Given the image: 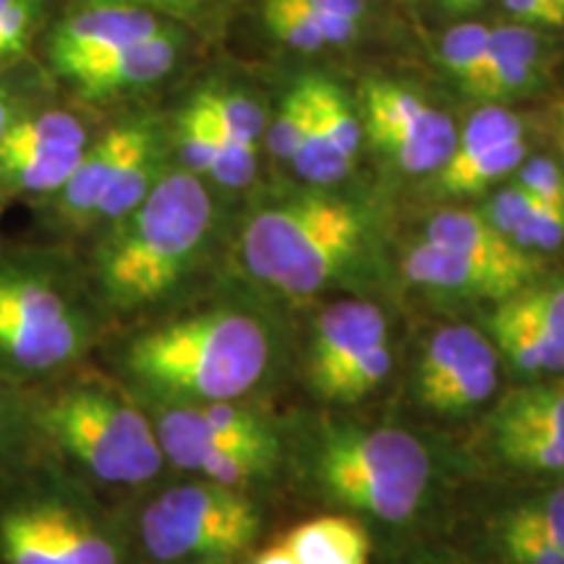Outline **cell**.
Instances as JSON below:
<instances>
[{"instance_id":"obj_32","label":"cell","mask_w":564,"mask_h":564,"mask_svg":"<svg viewBox=\"0 0 564 564\" xmlns=\"http://www.w3.org/2000/svg\"><path fill=\"white\" fill-rule=\"evenodd\" d=\"M502 306L564 345V282H549V285L535 288L525 285L523 291L505 299Z\"/></svg>"},{"instance_id":"obj_16","label":"cell","mask_w":564,"mask_h":564,"mask_svg":"<svg viewBox=\"0 0 564 564\" xmlns=\"http://www.w3.org/2000/svg\"><path fill=\"white\" fill-rule=\"evenodd\" d=\"M403 270L408 280L415 282V285L463 295H481V299L497 301L510 299V295L523 291L525 285H531L520 274L484 264L478 259L465 257L460 251L444 249V246L426 241V238L408 253Z\"/></svg>"},{"instance_id":"obj_44","label":"cell","mask_w":564,"mask_h":564,"mask_svg":"<svg viewBox=\"0 0 564 564\" xmlns=\"http://www.w3.org/2000/svg\"><path fill=\"white\" fill-rule=\"evenodd\" d=\"M440 3L453 13H468V11H476L478 6H484V0H440Z\"/></svg>"},{"instance_id":"obj_40","label":"cell","mask_w":564,"mask_h":564,"mask_svg":"<svg viewBox=\"0 0 564 564\" xmlns=\"http://www.w3.org/2000/svg\"><path fill=\"white\" fill-rule=\"evenodd\" d=\"M533 204H535V196L528 194L520 183H512V186L502 188V192L494 196L489 209H486V217H489L494 228L505 232V236L512 241L514 230H518L525 217L531 215Z\"/></svg>"},{"instance_id":"obj_3","label":"cell","mask_w":564,"mask_h":564,"mask_svg":"<svg viewBox=\"0 0 564 564\" xmlns=\"http://www.w3.org/2000/svg\"><path fill=\"white\" fill-rule=\"evenodd\" d=\"M110 316L82 259L53 241H0V379L19 390L87 364Z\"/></svg>"},{"instance_id":"obj_10","label":"cell","mask_w":564,"mask_h":564,"mask_svg":"<svg viewBox=\"0 0 564 564\" xmlns=\"http://www.w3.org/2000/svg\"><path fill=\"white\" fill-rule=\"evenodd\" d=\"M89 110L53 91L11 123L0 141V194L9 204L34 209L61 192L100 131Z\"/></svg>"},{"instance_id":"obj_7","label":"cell","mask_w":564,"mask_h":564,"mask_svg":"<svg viewBox=\"0 0 564 564\" xmlns=\"http://www.w3.org/2000/svg\"><path fill=\"white\" fill-rule=\"evenodd\" d=\"M364 243L352 204L303 196L259 209L241 230V262L253 280L288 295H312L348 270Z\"/></svg>"},{"instance_id":"obj_13","label":"cell","mask_w":564,"mask_h":564,"mask_svg":"<svg viewBox=\"0 0 564 564\" xmlns=\"http://www.w3.org/2000/svg\"><path fill=\"white\" fill-rule=\"evenodd\" d=\"M497 350L470 327H444L432 337L419 369L421 403L436 413L481 405L497 387Z\"/></svg>"},{"instance_id":"obj_15","label":"cell","mask_w":564,"mask_h":564,"mask_svg":"<svg viewBox=\"0 0 564 564\" xmlns=\"http://www.w3.org/2000/svg\"><path fill=\"white\" fill-rule=\"evenodd\" d=\"M494 440L518 468L564 474V382L507 394L494 415Z\"/></svg>"},{"instance_id":"obj_2","label":"cell","mask_w":564,"mask_h":564,"mask_svg":"<svg viewBox=\"0 0 564 564\" xmlns=\"http://www.w3.org/2000/svg\"><path fill=\"white\" fill-rule=\"evenodd\" d=\"M34 455L97 489H144L167 470L147 405L87 364L21 390Z\"/></svg>"},{"instance_id":"obj_37","label":"cell","mask_w":564,"mask_h":564,"mask_svg":"<svg viewBox=\"0 0 564 564\" xmlns=\"http://www.w3.org/2000/svg\"><path fill=\"white\" fill-rule=\"evenodd\" d=\"M528 194H533L539 202L552 204L564 209V171L549 158L523 160L518 167V181Z\"/></svg>"},{"instance_id":"obj_25","label":"cell","mask_w":564,"mask_h":564,"mask_svg":"<svg viewBox=\"0 0 564 564\" xmlns=\"http://www.w3.org/2000/svg\"><path fill=\"white\" fill-rule=\"evenodd\" d=\"M194 100L215 118L217 123L225 126L232 137L251 141L257 144L267 131V118L262 105L241 89H232L228 84H204L194 91Z\"/></svg>"},{"instance_id":"obj_29","label":"cell","mask_w":564,"mask_h":564,"mask_svg":"<svg viewBox=\"0 0 564 564\" xmlns=\"http://www.w3.org/2000/svg\"><path fill=\"white\" fill-rule=\"evenodd\" d=\"M392 366V352L387 348V343L373 345L364 352L361 358H356L348 369H343L335 377L324 379V382L314 384L316 392L324 394L329 400H340V403H350V400H361L364 394L377 390L382 384V379L390 373Z\"/></svg>"},{"instance_id":"obj_48","label":"cell","mask_w":564,"mask_h":564,"mask_svg":"<svg viewBox=\"0 0 564 564\" xmlns=\"http://www.w3.org/2000/svg\"><path fill=\"white\" fill-rule=\"evenodd\" d=\"M560 3H562V9H564V0H560Z\"/></svg>"},{"instance_id":"obj_1","label":"cell","mask_w":564,"mask_h":564,"mask_svg":"<svg viewBox=\"0 0 564 564\" xmlns=\"http://www.w3.org/2000/svg\"><path fill=\"white\" fill-rule=\"evenodd\" d=\"M212 232L209 183L171 165L129 215L74 251L112 322L167 306L202 267Z\"/></svg>"},{"instance_id":"obj_46","label":"cell","mask_w":564,"mask_h":564,"mask_svg":"<svg viewBox=\"0 0 564 564\" xmlns=\"http://www.w3.org/2000/svg\"><path fill=\"white\" fill-rule=\"evenodd\" d=\"M6 207H9V199H6V196L0 194V220H3V212H6Z\"/></svg>"},{"instance_id":"obj_20","label":"cell","mask_w":564,"mask_h":564,"mask_svg":"<svg viewBox=\"0 0 564 564\" xmlns=\"http://www.w3.org/2000/svg\"><path fill=\"white\" fill-rule=\"evenodd\" d=\"M282 546L299 564H369L371 539L352 518L327 514L295 525Z\"/></svg>"},{"instance_id":"obj_41","label":"cell","mask_w":564,"mask_h":564,"mask_svg":"<svg viewBox=\"0 0 564 564\" xmlns=\"http://www.w3.org/2000/svg\"><path fill=\"white\" fill-rule=\"evenodd\" d=\"M507 11L528 26H546L560 30L564 26V9L560 0H505Z\"/></svg>"},{"instance_id":"obj_26","label":"cell","mask_w":564,"mask_h":564,"mask_svg":"<svg viewBox=\"0 0 564 564\" xmlns=\"http://www.w3.org/2000/svg\"><path fill=\"white\" fill-rule=\"evenodd\" d=\"M53 91L55 84L51 74L42 63L32 61V55L0 70V141L21 112L32 108L34 102L45 100Z\"/></svg>"},{"instance_id":"obj_31","label":"cell","mask_w":564,"mask_h":564,"mask_svg":"<svg viewBox=\"0 0 564 564\" xmlns=\"http://www.w3.org/2000/svg\"><path fill=\"white\" fill-rule=\"evenodd\" d=\"M312 108H314L312 84H308V76H306V79L293 84V89L288 91L285 100L280 105L278 118H274L264 131L267 147H270L274 158L293 160L303 133H306L308 118H312Z\"/></svg>"},{"instance_id":"obj_35","label":"cell","mask_w":564,"mask_h":564,"mask_svg":"<svg viewBox=\"0 0 564 564\" xmlns=\"http://www.w3.org/2000/svg\"><path fill=\"white\" fill-rule=\"evenodd\" d=\"M512 243L525 251H549L564 243V209L535 199L531 215L514 230Z\"/></svg>"},{"instance_id":"obj_38","label":"cell","mask_w":564,"mask_h":564,"mask_svg":"<svg viewBox=\"0 0 564 564\" xmlns=\"http://www.w3.org/2000/svg\"><path fill=\"white\" fill-rule=\"evenodd\" d=\"M512 518L539 531L541 535H546L554 546H560L564 552V486L546 494L539 502L520 507Z\"/></svg>"},{"instance_id":"obj_5","label":"cell","mask_w":564,"mask_h":564,"mask_svg":"<svg viewBox=\"0 0 564 564\" xmlns=\"http://www.w3.org/2000/svg\"><path fill=\"white\" fill-rule=\"evenodd\" d=\"M97 491L45 457L0 478V564H131Z\"/></svg>"},{"instance_id":"obj_9","label":"cell","mask_w":564,"mask_h":564,"mask_svg":"<svg viewBox=\"0 0 564 564\" xmlns=\"http://www.w3.org/2000/svg\"><path fill=\"white\" fill-rule=\"evenodd\" d=\"M429 455L408 432L337 434L319 457L324 489L350 510L403 523L419 510L429 484Z\"/></svg>"},{"instance_id":"obj_24","label":"cell","mask_w":564,"mask_h":564,"mask_svg":"<svg viewBox=\"0 0 564 564\" xmlns=\"http://www.w3.org/2000/svg\"><path fill=\"white\" fill-rule=\"evenodd\" d=\"M525 137V121L514 116L512 110L499 108V105H486L465 123L463 133H457L455 150L449 154L442 167H460L465 162L481 158L494 147L505 144V141L523 139Z\"/></svg>"},{"instance_id":"obj_22","label":"cell","mask_w":564,"mask_h":564,"mask_svg":"<svg viewBox=\"0 0 564 564\" xmlns=\"http://www.w3.org/2000/svg\"><path fill=\"white\" fill-rule=\"evenodd\" d=\"M528 158V141L512 139L505 144L494 147L481 158L465 162L460 167H440L434 173V186L440 194L447 196H468L484 192L486 186H491L494 181L505 178V175L514 173L520 167V162Z\"/></svg>"},{"instance_id":"obj_28","label":"cell","mask_w":564,"mask_h":564,"mask_svg":"<svg viewBox=\"0 0 564 564\" xmlns=\"http://www.w3.org/2000/svg\"><path fill=\"white\" fill-rule=\"evenodd\" d=\"M24 398L19 387L0 379V478L34 460Z\"/></svg>"},{"instance_id":"obj_18","label":"cell","mask_w":564,"mask_h":564,"mask_svg":"<svg viewBox=\"0 0 564 564\" xmlns=\"http://www.w3.org/2000/svg\"><path fill=\"white\" fill-rule=\"evenodd\" d=\"M541 47H544V40L535 32V26L510 24L491 30L484 70L468 95L497 105L533 91L544 70Z\"/></svg>"},{"instance_id":"obj_39","label":"cell","mask_w":564,"mask_h":564,"mask_svg":"<svg viewBox=\"0 0 564 564\" xmlns=\"http://www.w3.org/2000/svg\"><path fill=\"white\" fill-rule=\"evenodd\" d=\"M76 3H97V6H131V9H144L158 13L162 19H171L175 24H196L207 19L220 0H76Z\"/></svg>"},{"instance_id":"obj_34","label":"cell","mask_w":564,"mask_h":564,"mask_svg":"<svg viewBox=\"0 0 564 564\" xmlns=\"http://www.w3.org/2000/svg\"><path fill=\"white\" fill-rule=\"evenodd\" d=\"M308 79H312L314 105L327 126V133L350 160H356L358 147H361V121L352 112L350 102L329 79H322V76H308Z\"/></svg>"},{"instance_id":"obj_42","label":"cell","mask_w":564,"mask_h":564,"mask_svg":"<svg viewBox=\"0 0 564 564\" xmlns=\"http://www.w3.org/2000/svg\"><path fill=\"white\" fill-rule=\"evenodd\" d=\"M322 6L337 17L352 21V24H358L366 13V0H322Z\"/></svg>"},{"instance_id":"obj_12","label":"cell","mask_w":564,"mask_h":564,"mask_svg":"<svg viewBox=\"0 0 564 564\" xmlns=\"http://www.w3.org/2000/svg\"><path fill=\"white\" fill-rule=\"evenodd\" d=\"M186 30L181 24L167 26L154 37L129 42L116 51L97 55L82 66L66 70L55 79V89L66 91L74 102L87 108L129 100L165 82L178 66Z\"/></svg>"},{"instance_id":"obj_4","label":"cell","mask_w":564,"mask_h":564,"mask_svg":"<svg viewBox=\"0 0 564 564\" xmlns=\"http://www.w3.org/2000/svg\"><path fill=\"white\" fill-rule=\"evenodd\" d=\"M270 364V337L257 316L207 306L141 324L116 350L118 382L144 405L241 400Z\"/></svg>"},{"instance_id":"obj_11","label":"cell","mask_w":564,"mask_h":564,"mask_svg":"<svg viewBox=\"0 0 564 564\" xmlns=\"http://www.w3.org/2000/svg\"><path fill=\"white\" fill-rule=\"evenodd\" d=\"M364 126L371 144L400 171L436 173L455 150V123L403 84H364Z\"/></svg>"},{"instance_id":"obj_23","label":"cell","mask_w":564,"mask_h":564,"mask_svg":"<svg viewBox=\"0 0 564 564\" xmlns=\"http://www.w3.org/2000/svg\"><path fill=\"white\" fill-rule=\"evenodd\" d=\"M308 84H312V79H308ZM312 105H314V95H312ZM291 162L295 173H299L303 181L316 183V186H329V183L343 181L345 175L352 171V162L356 160H350L348 154L335 144L333 137L327 133V126L322 121L319 110H316L314 105L306 133H303L299 150H295Z\"/></svg>"},{"instance_id":"obj_27","label":"cell","mask_w":564,"mask_h":564,"mask_svg":"<svg viewBox=\"0 0 564 564\" xmlns=\"http://www.w3.org/2000/svg\"><path fill=\"white\" fill-rule=\"evenodd\" d=\"M47 13L51 0H0V70L30 55Z\"/></svg>"},{"instance_id":"obj_36","label":"cell","mask_w":564,"mask_h":564,"mask_svg":"<svg viewBox=\"0 0 564 564\" xmlns=\"http://www.w3.org/2000/svg\"><path fill=\"white\" fill-rule=\"evenodd\" d=\"M505 549L514 564H564L560 546L514 518L505 525Z\"/></svg>"},{"instance_id":"obj_21","label":"cell","mask_w":564,"mask_h":564,"mask_svg":"<svg viewBox=\"0 0 564 564\" xmlns=\"http://www.w3.org/2000/svg\"><path fill=\"white\" fill-rule=\"evenodd\" d=\"M491 333L507 358L523 371H564V345L549 337L535 324L520 319L505 306L491 316Z\"/></svg>"},{"instance_id":"obj_8","label":"cell","mask_w":564,"mask_h":564,"mask_svg":"<svg viewBox=\"0 0 564 564\" xmlns=\"http://www.w3.org/2000/svg\"><path fill=\"white\" fill-rule=\"evenodd\" d=\"M262 528L243 489L186 478L141 502L131 549L147 564H228L253 544Z\"/></svg>"},{"instance_id":"obj_43","label":"cell","mask_w":564,"mask_h":564,"mask_svg":"<svg viewBox=\"0 0 564 564\" xmlns=\"http://www.w3.org/2000/svg\"><path fill=\"white\" fill-rule=\"evenodd\" d=\"M253 564H299V560H295V556L280 544V546L264 549V552L253 560Z\"/></svg>"},{"instance_id":"obj_45","label":"cell","mask_w":564,"mask_h":564,"mask_svg":"<svg viewBox=\"0 0 564 564\" xmlns=\"http://www.w3.org/2000/svg\"><path fill=\"white\" fill-rule=\"evenodd\" d=\"M556 131H560V147H562V158H564V100L556 105Z\"/></svg>"},{"instance_id":"obj_14","label":"cell","mask_w":564,"mask_h":564,"mask_svg":"<svg viewBox=\"0 0 564 564\" xmlns=\"http://www.w3.org/2000/svg\"><path fill=\"white\" fill-rule=\"evenodd\" d=\"M173 24L175 21L171 19H162L144 9H131V6L76 3L47 32L42 66L55 84L66 70L116 51V47L129 45V42L154 37Z\"/></svg>"},{"instance_id":"obj_30","label":"cell","mask_w":564,"mask_h":564,"mask_svg":"<svg viewBox=\"0 0 564 564\" xmlns=\"http://www.w3.org/2000/svg\"><path fill=\"white\" fill-rule=\"evenodd\" d=\"M489 34L491 30L484 24H460L442 37L440 53L444 68L463 84L465 91L474 89L481 76L486 51H489Z\"/></svg>"},{"instance_id":"obj_17","label":"cell","mask_w":564,"mask_h":564,"mask_svg":"<svg viewBox=\"0 0 564 564\" xmlns=\"http://www.w3.org/2000/svg\"><path fill=\"white\" fill-rule=\"evenodd\" d=\"M387 343V319L377 306L343 301L322 312L312 340V382L319 384L361 358L373 345Z\"/></svg>"},{"instance_id":"obj_6","label":"cell","mask_w":564,"mask_h":564,"mask_svg":"<svg viewBox=\"0 0 564 564\" xmlns=\"http://www.w3.org/2000/svg\"><path fill=\"white\" fill-rule=\"evenodd\" d=\"M171 158L167 123L152 112L102 126L61 192L32 209L37 238L82 246L129 215L173 165Z\"/></svg>"},{"instance_id":"obj_33","label":"cell","mask_w":564,"mask_h":564,"mask_svg":"<svg viewBox=\"0 0 564 564\" xmlns=\"http://www.w3.org/2000/svg\"><path fill=\"white\" fill-rule=\"evenodd\" d=\"M264 21L274 37L295 47V51L314 53L327 45L314 21L312 3H303V0H264Z\"/></svg>"},{"instance_id":"obj_19","label":"cell","mask_w":564,"mask_h":564,"mask_svg":"<svg viewBox=\"0 0 564 564\" xmlns=\"http://www.w3.org/2000/svg\"><path fill=\"white\" fill-rule=\"evenodd\" d=\"M426 241L444 249L460 251L465 257L478 259V262L499 267L512 274L533 282L539 274L541 264L531 251L514 246L505 232H499L489 223V217L478 215V212L468 209H444L429 223Z\"/></svg>"},{"instance_id":"obj_47","label":"cell","mask_w":564,"mask_h":564,"mask_svg":"<svg viewBox=\"0 0 564 564\" xmlns=\"http://www.w3.org/2000/svg\"><path fill=\"white\" fill-rule=\"evenodd\" d=\"M303 3H322V0H303Z\"/></svg>"}]
</instances>
